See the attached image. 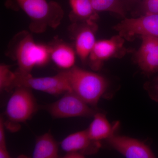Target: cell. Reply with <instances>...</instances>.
Instances as JSON below:
<instances>
[{
	"label": "cell",
	"instance_id": "ac0fdd59",
	"mask_svg": "<svg viewBox=\"0 0 158 158\" xmlns=\"http://www.w3.org/2000/svg\"><path fill=\"white\" fill-rule=\"evenodd\" d=\"M15 78V72L11 71L9 65H0V90L1 92L9 90L13 88Z\"/></svg>",
	"mask_w": 158,
	"mask_h": 158
},
{
	"label": "cell",
	"instance_id": "44dd1931",
	"mask_svg": "<svg viewBox=\"0 0 158 158\" xmlns=\"http://www.w3.org/2000/svg\"><path fill=\"white\" fill-rule=\"evenodd\" d=\"M63 157L65 158H83L85 155L80 152H70L66 153Z\"/></svg>",
	"mask_w": 158,
	"mask_h": 158
},
{
	"label": "cell",
	"instance_id": "5bb4252c",
	"mask_svg": "<svg viewBox=\"0 0 158 158\" xmlns=\"http://www.w3.org/2000/svg\"><path fill=\"white\" fill-rule=\"evenodd\" d=\"M73 19L83 23H93L98 18L90 0H68Z\"/></svg>",
	"mask_w": 158,
	"mask_h": 158
},
{
	"label": "cell",
	"instance_id": "9a60e30c",
	"mask_svg": "<svg viewBox=\"0 0 158 158\" xmlns=\"http://www.w3.org/2000/svg\"><path fill=\"white\" fill-rule=\"evenodd\" d=\"M94 142L90 139L87 130H85L69 135L62 140L60 146L66 152H80L85 154V152Z\"/></svg>",
	"mask_w": 158,
	"mask_h": 158
},
{
	"label": "cell",
	"instance_id": "4fadbf2b",
	"mask_svg": "<svg viewBox=\"0 0 158 158\" xmlns=\"http://www.w3.org/2000/svg\"><path fill=\"white\" fill-rule=\"evenodd\" d=\"M76 55L75 50L64 43L51 47V59L58 67L65 70L74 66Z\"/></svg>",
	"mask_w": 158,
	"mask_h": 158
},
{
	"label": "cell",
	"instance_id": "6da1fadb",
	"mask_svg": "<svg viewBox=\"0 0 158 158\" xmlns=\"http://www.w3.org/2000/svg\"><path fill=\"white\" fill-rule=\"evenodd\" d=\"M62 72L72 91L89 106H96L107 89V80L99 74L75 66Z\"/></svg>",
	"mask_w": 158,
	"mask_h": 158
},
{
	"label": "cell",
	"instance_id": "7c38bea8",
	"mask_svg": "<svg viewBox=\"0 0 158 158\" xmlns=\"http://www.w3.org/2000/svg\"><path fill=\"white\" fill-rule=\"evenodd\" d=\"M93 120L87 130L88 135L92 141H99L108 139L114 134L116 126H112L104 114L95 113Z\"/></svg>",
	"mask_w": 158,
	"mask_h": 158
},
{
	"label": "cell",
	"instance_id": "d6986e66",
	"mask_svg": "<svg viewBox=\"0 0 158 158\" xmlns=\"http://www.w3.org/2000/svg\"><path fill=\"white\" fill-rule=\"evenodd\" d=\"M141 8L143 14H158V0H143Z\"/></svg>",
	"mask_w": 158,
	"mask_h": 158
},
{
	"label": "cell",
	"instance_id": "52a82bcc",
	"mask_svg": "<svg viewBox=\"0 0 158 158\" xmlns=\"http://www.w3.org/2000/svg\"><path fill=\"white\" fill-rule=\"evenodd\" d=\"M114 29L125 40L150 36L158 37V14H145L136 18L125 19Z\"/></svg>",
	"mask_w": 158,
	"mask_h": 158
},
{
	"label": "cell",
	"instance_id": "ffe728a7",
	"mask_svg": "<svg viewBox=\"0 0 158 158\" xmlns=\"http://www.w3.org/2000/svg\"><path fill=\"white\" fill-rule=\"evenodd\" d=\"M5 123L2 117L0 118V147H6Z\"/></svg>",
	"mask_w": 158,
	"mask_h": 158
},
{
	"label": "cell",
	"instance_id": "3957f363",
	"mask_svg": "<svg viewBox=\"0 0 158 158\" xmlns=\"http://www.w3.org/2000/svg\"><path fill=\"white\" fill-rule=\"evenodd\" d=\"M17 37L13 53L18 65V70L31 73L34 67L47 64L51 59V46L37 43L27 32L19 34Z\"/></svg>",
	"mask_w": 158,
	"mask_h": 158
},
{
	"label": "cell",
	"instance_id": "ba28073f",
	"mask_svg": "<svg viewBox=\"0 0 158 158\" xmlns=\"http://www.w3.org/2000/svg\"><path fill=\"white\" fill-rule=\"evenodd\" d=\"M125 40L118 34L110 39L96 41L88 57L91 68L98 70L105 61L124 56L128 51L124 46Z\"/></svg>",
	"mask_w": 158,
	"mask_h": 158
},
{
	"label": "cell",
	"instance_id": "30bf717a",
	"mask_svg": "<svg viewBox=\"0 0 158 158\" xmlns=\"http://www.w3.org/2000/svg\"><path fill=\"white\" fill-rule=\"evenodd\" d=\"M141 45L136 53V62L144 72L153 73L158 71V37H141Z\"/></svg>",
	"mask_w": 158,
	"mask_h": 158
},
{
	"label": "cell",
	"instance_id": "2e32d148",
	"mask_svg": "<svg viewBox=\"0 0 158 158\" xmlns=\"http://www.w3.org/2000/svg\"><path fill=\"white\" fill-rule=\"evenodd\" d=\"M32 156L34 158L59 157L58 144L50 133L37 137Z\"/></svg>",
	"mask_w": 158,
	"mask_h": 158
},
{
	"label": "cell",
	"instance_id": "8992f818",
	"mask_svg": "<svg viewBox=\"0 0 158 158\" xmlns=\"http://www.w3.org/2000/svg\"><path fill=\"white\" fill-rule=\"evenodd\" d=\"M51 116L56 118L93 116L95 112L72 91L64 94L61 98L45 106Z\"/></svg>",
	"mask_w": 158,
	"mask_h": 158
},
{
	"label": "cell",
	"instance_id": "7402d4cb",
	"mask_svg": "<svg viewBox=\"0 0 158 158\" xmlns=\"http://www.w3.org/2000/svg\"><path fill=\"white\" fill-rule=\"evenodd\" d=\"M10 157L7 148L0 147V158H9Z\"/></svg>",
	"mask_w": 158,
	"mask_h": 158
},
{
	"label": "cell",
	"instance_id": "5b68a950",
	"mask_svg": "<svg viewBox=\"0 0 158 158\" xmlns=\"http://www.w3.org/2000/svg\"><path fill=\"white\" fill-rule=\"evenodd\" d=\"M15 78L13 88L27 87L45 93L59 95L72 91L68 81L61 72L52 77H35L30 73L15 72Z\"/></svg>",
	"mask_w": 158,
	"mask_h": 158
},
{
	"label": "cell",
	"instance_id": "8fae6325",
	"mask_svg": "<svg viewBox=\"0 0 158 158\" xmlns=\"http://www.w3.org/2000/svg\"><path fill=\"white\" fill-rule=\"evenodd\" d=\"M97 27L95 23H83L76 33L75 50L77 55L83 62L88 59L96 42L95 33Z\"/></svg>",
	"mask_w": 158,
	"mask_h": 158
},
{
	"label": "cell",
	"instance_id": "7a4b0ae2",
	"mask_svg": "<svg viewBox=\"0 0 158 158\" xmlns=\"http://www.w3.org/2000/svg\"><path fill=\"white\" fill-rule=\"evenodd\" d=\"M31 21L30 27L36 33H41L48 27L56 28L63 18L62 7L47 0H14Z\"/></svg>",
	"mask_w": 158,
	"mask_h": 158
},
{
	"label": "cell",
	"instance_id": "277c9868",
	"mask_svg": "<svg viewBox=\"0 0 158 158\" xmlns=\"http://www.w3.org/2000/svg\"><path fill=\"white\" fill-rule=\"evenodd\" d=\"M31 90L25 87L15 88L6 108L7 125L9 129H15L14 125L28 120L37 110V102Z\"/></svg>",
	"mask_w": 158,
	"mask_h": 158
},
{
	"label": "cell",
	"instance_id": "9c48e42d",
	"mask_svg": "<svg viewBox=\"0 0 158 158\" xmlns=\"http://www.w3.org/2000/svg\"><path fill=\"white\" fill-rule=\"evenodd\" d=\"M113 149L128 158H153L156 156L150 148L144 142L127 136L115 134L107 139Z\"/></svg>",
	"mask_w": 158,
	"mask_h": 158
},
{
	"label": "cell",
	"instance_id": "e0dca14e",
	"mask_svg": "<svg viewBox=\"0 0 158 158\" xmlns=\"http://www.w3.org/2000/svg\"><path fill=\"white\" fill-rule=\"evenodd\" d=\"M95 11L113 12L124 17L125 10L121 0H90Z\"/></svg>",
	"mask_w": 158,
	"mask_h": 158
}]
</instances>
